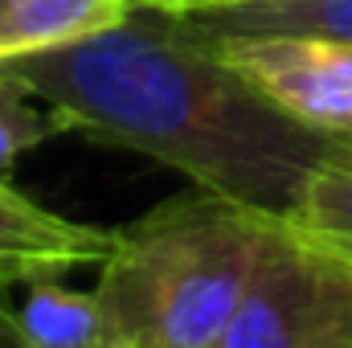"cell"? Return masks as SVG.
I'll list each match as a JSON object with an SVG mask.
<instances>
[{
	"label": "cell",
	"mask_w": 352,
	"mask_h": 348,
	"mask_svg": "<svg viewBox=\"0 0 352 348\" xmlns=\"http://www.w3.org/2000/svg\"><path fill=\"white\" fill-rule=\"evenodd\" d=\"M74 131L144 152L197 188L291 217L307 180L352 160V140L278 111L221 54L188 41L164 12L135 8L123 25L62 50L0 58Z\"/></svg>",
	"instance_id": "6da1fadb"
},
{
	"label": "cell",
	"mask_w": 352,
	"mask_h": 348,
	"mask_svg": "<svg viewBox=\"0 0 352 348\" xmlns=\"http://www.w3.org/2000/svg\"><path fill=\"white\" fill-rule=\"evenodd\" d=\"M283 226L205 188L123 226L94 287L107 348H217Z\"/></svg>",
	"instance_id": "7a4b0ae2"
},
{
	"label": "cell",
	"mask_w": 352,
	"mask_h": 348,
	"mask_svg": "<svg viewBox=\"0 0 352 348\" xmlns=\"http://www.w3.org/2000/svg\"><path fill=\"white\" fill-rule=\"evenodd\" d=\"M217 348H352V254L287 221Z\"/></svg>",
	"instance_id": "3957f363"
},
{
	"label": "cell",
	"mask_w": 352,
	"mask_h": 348,
	"mask_svg": "<svg viewBox=\"0 0 352 348\" xmlns=\"http://www.w3.org/2000/svg\"><path fill=\"white\" fill-rule=\"evenodd\" d=\"M242 70L291 119L352 140V45L311 33H266L205 45Z\"/></svg>",
	"instance_id": "277c9868"
},
{
	"label": "cell",
	"mask_w": 352,
	"mask_h": 348,
	"mask_svg": "<svg viewBox=\"0 0 352 348\" xmlns=\"http://www.w3.org/2000/svg\"><path fill=\"white\" fill-rule=\"evenodd\" d=\"M119 242V230H98L58 217L16 193L0 176V283L58 279L78 266H102Z\"/></svg>",
	"instance_id": "5b68a950"
},
{
	"label": "cell",
	"mask_w": 352,
	"mask_h": 348,
	"mask_svg": "<svg viewBox=\"0 0 352 348\" xmlns=\"http://www.w3.org/2000/svg\"><path fill=\"white\" fill-rule=\"evenodd\" d=\"M173 25L197 45L266 37V33H311L352 45V0H266V4H238L221 12L173 17Z\"/></svg>",
	"instance_id": "8992f818"
},
{
	"label": "cell",
	"mask_w": 352,
	"mask_h": 348,
	"mask_svg": "<svg viewBox=\"0 0 352 348\" xmlns=\"http://www.w3.org/2000/svg\"><path fill=\"white\" fill-rule=\"evenodd\" d=\"M135 12V0H0V58L90 41Z\"/></svg>",
	"instance_id": "52a82bcc"
},
{
	"label": "cell",
	"mask_w": 352,
	"mask_h": 348,
	"mask_svg": "<svg viewBox=\"0 0 352 348\" xmlns=\"http://www.w3.org/2000/svg\"><path fill=\"white\" fill-rule=\"evenodd\" d=\"M16 320L29 348H107V320L94 291H74L54 279L25 283Z\"/></svg>",
	"instance_id": "ba28073f"
},
{
	"label": "cell",
	"mask_w": 352,
	"mask_h": 348,
	"mask_svg": "<svg viewBox=\"0 0 352 348\" xmlns=\"http://www.w3.org/2000/svg\"><path fill=\"white\" fill-rule=\"evenodd\" d=\"M37 98H41L37 90L29 87L8 62H0V176L8 173L12 160L25 156L29 148L54 140L62 131H74L70 115H62L50 102L41 111V107H33Z\"/></svg>",
	"instance_id": "9c48e42d"
},
{
	"label": "cell",
	"mask_w": 352,
	"mask_h": 348,
	"mask_svg": "<svg viewBox=\"0 0 352 348\" xmlns=\"http://www.w3.org/2000/svg\"><path fill=\"white\" fill-rule=\"evenodd\" d=\"M287 221L320 238L352 242V160H336L311 176Z\"/></svg>",
	"instance_id": "30bf717a"
},
{
	"label": "cell",
	"mask_w": 352,
	"mask_h": 348,
	"mask_svg": "<svg viewBox=\"0 0 352 348\" xmlns=\"http://www.w3.org/2000/svg\"><path fill=\"white\" fill-rule=\"evenodd\" d=\"M238 4H266V0H135V8L148 12H168V17H192V12H221Z\"/></svg>",
	"instance_id": "8fae6325"
},
{
	"label": "cell",
	"mask_w": 352,
	"mask_h": 348,
	"mask_svg": "<svg viewBox=\"0 0 352 348\" xmlns=\"http://www.w3.org/2000/svg\"><path fill=\"white\" fill-rule=\"evenodd\" d=\"M4 283H0V348H29L25 345V332H21V320H16V307H8L4 299Z\"/></svg>",
	"instance_id": "7c38bea8"
},
{
	"label": "cell",
	"mask_w": 352,
	"mask_h": 348,
	"mask_svg": "<svg viewBox=\"0 0 352 348\" xmlns=\"http://www.w3.org/2000/svg\"><path fill=\"white\" fill-rule=\"evenodd\" d=\"M332 242H336V238H332ZM340 246H344V250H349V254H352V242H340Z\"/></svg>",
	"instance_id": "4fadbf2b"
}]
</instances>
